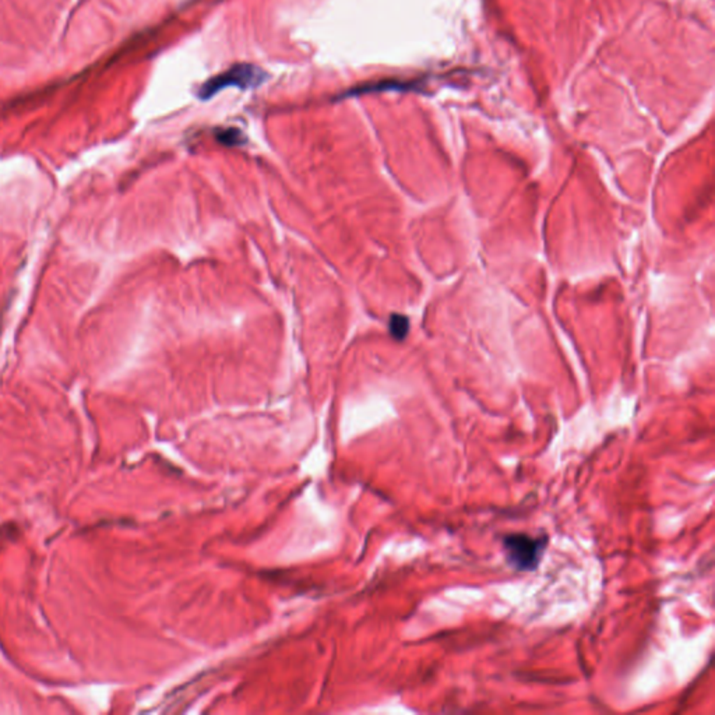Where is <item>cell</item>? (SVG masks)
I'll return each mask as SVG.
<instances>
[{
    "label": "cell",
    "mask_w": 715,
    "mask_h": 715,
    "mask_svg": "<svg viewBox=\"0 0 715 715\" xmlns=\"http://www.w3.org/2000/svg\"><path fill=\"white\" fill-rule=\"evenodd\" d=\"M547 543V536L529 533H508L503 538V552L507 564L515 571H533L538 568Z\"/></svg>",
    "instance_id": "6da1fadb"
},
{
    "label": "cell",
    "mask_w": 715,
    "mask_h": 715,
    "mask_svg": "<svg viewBox=\"0 0 715 715\" xmlns=\"http://www.w3.org/2000/svg\"><path fill=\"white\" fill-rule=\"evenodd\" d=\"M267 73L254 64H235L223 73L205 81L198 91V96L201 99H208L226 87H237L240 89L256 88L261 85L267 80Z\"/></svg>",
    "instance_id": "7a4b0ae2"
},
{
    "label": "cell",
    "mask_w": 715,
    "mask_h": 715,
    "mask_svg": "<svg viewBox=\"0 0 715 715\" xmlns=\"http://www.w3.org/2000/svg\"><path fill=\"white\" fill-rule=\"evenodd\" d=\"M388 328H390V332L391 335L398 339V341H402L406 334H408V330H409V320L408 317L402 316V314H392L391 318H390V324H388Z\"/></svg>",
    "instance_id": "3957f363"
},
{
    "label": "cell",
    "mask_w": 715,
    "mask_h": 715,
    "mask_svg": "<svg viewBox=\"0 0 715 715\" xmlns=\"http://www.w3.org/2000/svg\"><path fill=\"white\" fill-rule=\"evenodd\" d=\"M216 140L223 145L233 147V145H240L244 141V137H243V133L237 128H225V130H219L216 133Z\"/></svg>",
    "instance_id": "277c9868"
}]
</instances>
